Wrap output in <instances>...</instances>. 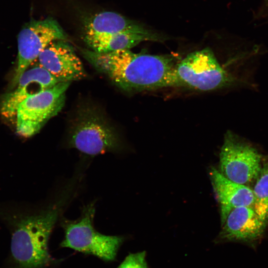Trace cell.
<instances>
[{"label":"cell","mask_w":268,"mask_h":268,"mask_svg":"<svg viewBox=\"0 0 268 268\" xmlns=\"http://www.w3.org/2000/svg\"><path fill=\"white\" fill-rule=\"evenodd\" d=\"M83 57L118 87L129 92L175 87L172 55L134 53L130 49L99 53L81 49Z\"/></svg>","instance_id":"1"},{"label":"cell","mask_w":268,"mask_h":268,"mask_svg":"<svg viewBox=\"0 0 268 268\" xmlns=\"http://www.w3.org/2000/svg\"><path fill=\"white\" fill-rule=\"evenodd\" d=\"M69 188L37 213L18 223L11 242L12 255L20 268H43L54 262L48 244L50 235L70 199Z\"/></svg>","instance_id":"2"},{"label":"cell","mask_w":268,"mask_h":268,"mask_svg":"<svg viewBox=\"0 0 268 268\" xmlns=\"http://www.w3.org/2000/svg\"><path fill=\"white\" fill-rule=\"evenodd\" d=\"M67 139L69 147L89 156L116 151L120 143L115 128L101 111L91 106L77 112Z\"/></svg>","instance_id":"3"},{"label":"cell","mask_w":268,"mask_h":268,"mask_svg":"<svg viewBox=\"0 0 268 268\" xmlns=\"http://www.w3.org/2000/svg\"><path fill=\"white\" fill-rule=\"evenodd\" d=\"M95 212L94 203L92 202L82 208L78 219H63L61 222L65 237L61 246L94 255L104 261H113L124 237L106 235L96 231L93 225Z\"/></svg>","instance_id":"4"},{"label":"cell","mask_w":268,"mask_h":268,"mask_svg":"<svg viewBox=\"0 0 268 268\" xmlns=\"http://www.w3.org/2000/svg\"><path fill=\"white\" fill-rule=\"evenodd\" d=\"M263 157L253 144L228 130L220 149L219 171L229 180L246 185L257 178Z\"/></svg>","instance_id":"5"},{"label":"cell","mask_w":268,"mask_h":268,"mask_svg":"<svg viewBox=\"0 0 268 268\" xmlns=\"http://www.w3.org/2000/svg\"><path fill=\"white\" fill-rule=\"evenodd\" d=\"M70 82H60L54 86L24 100L18 106L15 119L17 134L25 138L37 134L63 109L66 92Z\"/></svg>","instance_id":"6"},{"label":"cell","mask_w":268,"mask_h":268,"mask_svg":"<svg viewBox=\"0 0 268 268\" xmlns=\"http://www.w3.org/2000/svg\"><path fill=\"white\" fill-rule=\"evenodd\" d=\"M66 38L60 25L51 17L25 24L18 35V61L11 88L16 86L21 75L48 45L55 40H65Z\"/></svg>","instance_id":"7"},{"label":"cell","mask_w":268,"mask_h":268,"mask_svg":"<svg viewBox=\"0 0 268 268\" xmlns=\"http://www.w3.org/2000/svg\"><path fill=\"white\" fill-rule=\"evenodd\" d=\"M38 65L61 82L85 78L86 71L73 48L64 40L52 42L41 52Z\"/></svg>","instance_id":"8"},{"label":"cell","mask_w":268,"mask_h":268,"mask_svg":"<svg viewBox=\"0 0 268 268\" xmlns=\"http://www.w3.org/2000/svg\"><path fill=\"white\" fill-rule=\"evenodd\" d=\"M60 82L38 65L28 67L20 77L14 90L3 96L0 105L1 115L6 119L15 120L18 106L24 100Z\"/></svg>","instance_id":"9"},{"label":"cell","mask_w":268,"mask_h":268,"mask_svg":"<svg viewBox=\"0 0 268 268\" xmlns=\"http://www.w3.org/2000/svg\"><path fill=\"white\" fill-rule=\"evenodd\" d=\"M267 224L253 207H236L221 225L217 242H239L255 246L263 237Z\"/></svg>","instance_id":"10"},{"label":"cell","mask_w":268,"mask_h":268,"mask_svg":"<svg viewBox=\"0 0 268 268\" xmlns=\"http://www.w3.org/2000/svg\"><path fill=\"white\" fill-rule=\"evenodd\" d=\"M209 176L220 206L221 225L233 209L240 206L253 207L255 199L250 188L229 180L213 167L210 169Z\"/></svg>","instance_id":"11"},{"label":"cell","mask_w":268,"mask_h":268,"mask_svg":"<svg viewBox=\"0 0 268 268\" xmlns=\"http://www.w3.org/2000/svg\"><path fill=\"white\" fill-rule=\"evenodd\" d=\"M84 40L91 50L107 53L130 49L145 41L163 42L165 38L149 29L143 31H127L103 36L85 37Z\"/></svg>","instance_id":"12"},{"label":"cell","mask_w":268,"mask_h":268,"mask_svg":"<svg viewBox=\"0 0 268 268\" xmlns=\"http://www.w3.org/2000/svg\"><path fill=\"white\" fill-rule=\"evenodd\" d=\"M148 29L141 24L112 11H104L89 18L85 23V37H94Z\"/></svg>","instance_id":"13"},{"label":"cell","mask_w":268,"mask_h":268,"mask_svg":"<svg viewBox=\"0 0 268 268\" xmlns=\"http://www.w3.org/2000/svg\"><path fill=\"white\" fill-rule=\"evenodd\" d=\"M253 192V208L260 218L268 223V155L263 157L262 167Z\"/></svg>","instance_id":"14"},{"label":"cell","mask_w":268,"mask_h":268,"mask_svg":"<svg viewBox=\"0 0 268 268\" xmlns=\"http://www.w3.org/2000/svg\"><path fill=\"white\" fill-rule=\"evenodd\" d=\"M117 268H148L145 252L130 254Z\"/></svg>","instance_id":"15"},{"label":"cell","mask_w":268,"mask_h":268,"mask_svg":"<svg viewBox=\"0 0 268 268\" xmlns=\"http://www.w3.org/2000/svg\"><path fill=\"white\" fill-rule=\"evenodd\" d=\"M263 5L264 8L268 10V0H264Z\"/></svg>","instance_id":"16"}]
</instances>
